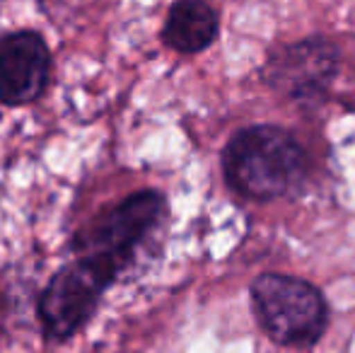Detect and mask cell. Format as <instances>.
<instances>
[{"label": "cell", "instance_id": "6da1fadb", "mask_svg": "<svg viewBox=\"0 0 355 353\" xmlns=\"http://www.w3.org/2000/svg\"><path fill=\"white\" fill-rule=\"evenodd\" d=\"M220 167L225 184L237 196L268 203L302 187L309 157L293 131L278 123H252L227 138Z\"/></svg>", "mask_w": 355, "mask_h": 353}, {"label": "cell", "instance_id": "7a4b0ae2", "mask_svg": "<svg viewBox=\"0 0 355 353\" xmlns=\"http://www.w3.org/2000/svg\"><path fill=\"white\" fill-rule=\"evenodd\" d=\"M259 329L278 346L312 349L329 329V302L307 278L266 271L249 283Z\"/></svg>", "mask_w": 355, "mask_h": 353}, {"label": "cell", "instance_id": "3957f363", "mask_svg": "<svg viewBox=\"0 0 355 353\" xmlns=\"http://www.w3.org/2000/svg\"><path fill=\"white\" fill-rule=\"evenodd\" d=\"M121 268L94 255H75L51 273L37 298V320L49 341L73 339L97 315L102 295L116 283Z\"/></svg>", "mask_w": 355, "mask_h": 353}, {"label": "cell", "instance_id": "277c9868", "mask_svg": "<svg viewBox=\"0 0 355 353\" xmlns=\"http://www.w3.org/2000/svg\"><path fill=\"white\" fill-rule=\"evenodd\" d=\"M167 216V196L159 189H138L121 201L102 208L73 237L75 255L109 259L121 271L136 261L138 247Z\"/></svg>", "mask_w": 355, "mask_h": 353}, {"label": "cell", "instance_id": "5b68a950", "mask_svg": "<svg viewBox=\"0 0 355 353\" xmlns=\"http://www.w3.org/2000/svg\"><path fill=\"white\" fill-rule=\"evenodd\" d=\"M338 49L322 37L285 44L268 53L261 78L276 94L300 107H319L338 76Z\"/></svg>", "mask_w": 355, "mask_h": 353}, {"label": "cell", "instance_id": "8992f818", "mask_svg": "<svg viewBox=\"0 0 355 353\" xmlns=\"http://www.w3.org/2000/svg\"><path fill=\"white\" fill-rule=\"evenodd\" d=\"M51 51L46 39L34 29L0 34V104L27 107L49 85Z\"/></svg>", "mask_w": 355, "mask_h": 353}, {"label": "cell", "instance_id": "52a82bcc", "mask_svg": "<svg viewBox=\"0 0 355 353\" xmlns=\"http://www.w3.org/2000/svg\"><path fill=\"white\" fill-rule=\"evenodd\" d=\"M218 39V12L206 0H177L162 27V42L177 53L206 51Z\"/></svg>", "mask_w": 355, "mask_h": 353}]
</instances>
